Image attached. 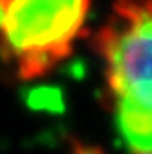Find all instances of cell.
Listing matches in <instances>:
<instances>
[{
    "instance_id": "obj_1",
    "label": "cell",
    "mask_w": 152,
    "mask_h": 154,
    "mask_svg": "<svg viewBox=\"0 0 152 154\" xmlns=\"http://www.w3.org/2000/svg\"><path fill=\"white\" fill-rule=\"evenodd\" d=\"M123 141L152 154V0H116L93 37Z\"/></svg>"
},
{
    "instance_id": "obj_2",
    "label": "cell",
    "mask_w": 152,
    "mask_h": 154,
    "mask_svg": "<svg viewBox=\"0 0 152 154\" xmlns=\"http://www.w3.org/2000/svg\"><path fill=\"white\" fill-rule=\"evenodd\" d=\"M88 11L90 0H4L0 53L22 79L46 75L71 53Z\"/></svg>"
}]
</instances>
